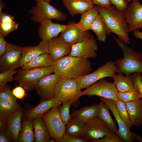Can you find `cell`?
<instances>
[{
  "label": "cell",
  "mask_w": 142,
  "mask_h": 142,
  "mask_svg": "<svg viewBox=\"0 0 142 142\" xmlns=\"http://www.w3.org/2000/svg\"><path fill=\"white\" fill-rule=\"evenodd\" d=\"M7 43L4 39V37L0 33V57L4 53L7 47Z\"/></svg>",
  "instance_id": "cell-46"
},
{
  "label": "cell",
  "mask_w": 142,
  "mask_h": 142,
  "mask_svg": "<svg viewBox=\"0 0 142 142\" xmlns=\"http://www.w3.org/2000/svg\"><path fill=\"white\" fill-rule=\"evenodd\" d=\"M133 134L134 137L137 139L140 142H142V137L138 134L132 132Z\"/></svg>",
  "instance_id": "cell-51"
},
{
  "label": "cell",
  "mask_w": 142,
  "mask_h": 142,
  "mask_svg": "<svg viewBox=\"0 0 142 142\" xmlns=\"http://www.w3.org/2000/svg\"><path fill=\"white\" fill-rule=\"evenodd\" d=\"M12 141L11 139L6 131L0 132V142H10Z\"/></svg>",
  "instance_id": "cell-48"
},
{
  "label": "cell",
  "mask_w": 142,
  "mask_h": 142,
  "mask_svg": "<svg viewBox=\"0 0 142 142\" xmlns=\"http://www.w3.org/2000/svg\"><path fill=\"white\" fill-rule=\"evenodd\" d=\"M14 17L12 16L3 12L0 13V23L14 21Z\"/></svg>",
  "instance_id": "cell-45"
},
{
  "label": "cell",
  "mask_w": 142,
  "mask_h": 142,
  "mask_svg": "<svg viewBox=\"0 0 142 142\" xmlns=\"http://www.w3.org/2000/svg\"><path fill=\"white\" fill-rule=\"evenodd\" d=\"M62 103L54 97L47 100H42L35 107L29 109L27 113L26 118L33 120L34 118L41 116L51 108L60 106Z\"/></svg>",
  "instance_id": "cell-22"
},
{
  "label": "cell",
  "mask_w": 142,
  "mask_h": 142,
  "mask_svg": "<svg viewBox=\"0 0 142 142\" xmlns=\"http://www.w3.org/2000/svg\"><path fill=\"white\" fill-rule=\"evenodd\" d=\"M130 75L133 82L134 88L142 98V74L139 73H135Z\"/></svg>",
  "instance_id": "cell-40"
},
{
  "label": "cell",
  "mask_w": 142,
  "mask_h": 142,
  "mask_svg": "<svg viewBox=\"0 0 142 142\" xmlns=\"http://www.w3.org/2000/svg\"><path fill=\"white\" fill-rule=\"evenodd\" d=\"M36 2H37L40 1H43L47 2L49 3L52 0H34Z\"/></svg>",
  "instance_id": "cell-53"
},
{
  "label": "cell",
  "mask_w": 142,
  "mask_h": 142,
  "mask_svg": "<svg viewBox=\"0 0 142 142\" xmlns=\"http://www.w3.org/2000/svg\"><path fill=\"white\" fill-rule=\"evenodd\" d=\"M94 142H122L123 140L115 133L111 131L103 137L93 140Z\"/></svg>",
  "instance_id": "cell-41"
},
{
  "label": "cell",
  "mask_w": 142,
  "mask_h": 142,
  "mask_svg": "<svg viewBox=\"0 0 142 142\" xmlns=\"http://www.w3.org/2000/svg\"><path fill=\"white\" fill-rule=\"evenodd\" d=\"M85 123L78 119L71 117L65 125V133L73 136L83 137Z\"/></svg>",
  "instance_id": "cell-28"
},
{
  "label": "cell",
  "mask_w": 142,
  "mask_h": 142,
  "mask_svg": "<svg viewBox=\"0 0 142 142\" xmlns=\"http://www.w3.org/2000/svg\"><path fill=\"white\" fill-rule=\"evenodd\" d=\"M7 126L6 119L0 116V130L6 131Z\"/></svg>",
  "instance_id": "cell-49"
},
{
  "label": "cell",
  "mask_w": 142,
  "mask_h": 142,
  "mask_svg": "<svg viewBox=\"0 0 142 142\" xmlns=\"http://www.w3.org/2000/svg\"><path fill=\"white\" fill-rule=\"evenodd\" d=\"M114 39L124 54L122 58L116 59L114 62L117 67L116 73L129 75L139 73L142 74V54L129 47L118 37Z\"/></svg>",
  "instance_id": "cell-3"
},
{
  "label": "cell",
  "mask_w": 142,
  "mask_h": 142,
  "mask_svg": "<svg viewBox=\"0 0 142 142\" xmlns=\"http://www.w3.org/2000/svg\"><path fill=\"white\" fill-rule=\"evenodd\" d=\"M19 24L14 21L0 23V33L4 37L9 33L17 30Z\"/></svg>",
  "instance_id": "cell-38"
},
{
  "label": "cell",
  "mask_w": 142,
  "mask_h": 142,
  "mask_svg": "<svg viewBox=\"0 0 142 142\" xmlns=\"http://www.w3.org/2000/svg\"><path fill=\"white\" fill-rule=\"evenodd\" d=\"M96 40L91 35L82 41L72 46L69 55L84 59H95L97 56Z\"/></svg>",
  "instance_id": "cell-11"
},
{
  "label": "cell",
  "mask_w": 142,
  "mask_h": 142,
  "mask_svg": "<svg viewBox=\"0 0 142 142\" xmlns=\"http://www.w3.org/2000/svg\"><path fill=\"white\" fill-rule=\"evenodd\" d=\"M101 101L104 103L111 111L118 123L119 129L117 135L121 138L124 141L131 142L135 140L132 132L120 118L117 112L115 101L112 99L98 97Z\"/></svg>",
  "instance_id": "cell-14"
},
{
  "label": "cell",
  "mask_w": 142,
  "mask_h": 142,
  "mask_svg": "<svg viewBox=\"0 0 142 142\" xmlns=\"http://www.w3.org/2000/svg\"><path fill=\"white\" fill-rule=\"evenodd\" d=\"M115 102L116 109L119 115L130 128L132 126L130 122L125 103L119 99Z\"/></svg>",
  "instance_id": "cell-35"
},
{
  "label": "cell",
  "mask_w": 142,
  "mask_h": 142,
  "mask_svg": "<svg viewBox=\"0 0 142 142\" xmlns=\"http://www.w3.org/2000/svg\"><path fill=\"white\" fill-rule=\"evenodd\" d=\"M113 4L120 11L123 12L128 7V4L124 0H110Z\"/></svg>",
  "instance_id": "cell-44"
},
{
  "label": "cell",
  "mask_w": 142,
  "mask_h": 142,
  "mask_svg": "<svg viewBox=\"0 0 142 142\" xmlns=\"http://www.w3.org/2000/svg\"><path fill=\"white\" fill-rule=\"evenodd\" d=\"M52 67L53 73L63 79H77L92 70L88 59L69 55L54 61Z\"/></svg>",
  "instance_id": "cell-1"
},
{
  "label": "cell",
  "mask_w": 142,
  "mask_h": 142,
  "mask_svg": "<svg viewBox=\"0 0 142 142\" xmlns=\"http://www.w3.org/2000/svg\"><path fill=\"white\" fill-rule=\"evenodd\" d=\"M72 47L60 36L57 37L49 41L48 54L54 61L69 55Z\"/></svg>",
  "instance_id": "cell-17"
},
{
  "label": "cell",
  "mask_w": 142,
  "mask_h": 142,
  "mask_svg": "<svg viewBox=\"0 0 142 142\" xmlns=\"http://www.w3.org/2000/svg\"><path fill=\"white\" fill-rule=\"evenodd\" d=\"M83 137H78L68 135L65 133L62 138V142H89Z\"/></svg>",
  "instance_id": "cell-43"
},
{
  "label": "cell",
  "mask_w": 142,
  "mask_h": 142,
  "mask_svg": "<svg viewBox=\"0 0 142 142\" xmlns=\"http://www.w3.org/2000/svg\"><path fill=\"white\" fill-rule=\"evenodd\" d=\"M116 69L114 62L108 61L92 73L77 79L81 89L86 88L104 78H112L116 73Z\"/></svg>",
  "instance_id": "cell-9"
},
{
  "label": "cell",
  "mask_w": 142,
  "mask_h": 142,
  "mask_svg": "<svg viewBox=\"0 0 142 142\" xmlns=\"http://www.w3.org/2000/svg\"><path fill=\"white\" fill-rule=\"evenodd\" d=\"M40 24L38 30L39 37L42 40L48 41L58 37L67 26L54 23L51 19L45 20Z\"/></svg>",
  "instance_id": "cell-18"
},
{
  "label": "cell",
  "mask_w": 142,
  "mask_h": 142,
  "mask_svg": "<svg viewBox=\"0 0 142 142\" xmlns=\"http://www.w3.org/2000/svg\"><path fill=\"white\" fill-rule=\"evenodd\" d=\"M114 83L118 91L126 92L134 88L130 75L124 76L120 74H115L112 77Z\"/></svg>",
  "instance_id": "cell-32"
},
{
  "label": "cell",
  "mask_w": 142,
  "mask_h": 142,
  "mask_svg": "<svg viewBox=\"0 0 142 142\" xmlns=\"http://www.w3.org/2000/svg\"><path fill=\"white\" fill-rule=\"evenodd\" d=\"M73 103V101L72 100H68L63 102L62 105L60 106L59 114L62 121L65 125L69 122L71 119L70 109Z\"/></svg>",
  "instance_id": "cell-34"
},
{
  "label": "cell",
  "mask_w": 142,
  "mask_h": 142,
  "mask_svg": "<svg viewBox=\"0 0 142 142\" xmlns=\"http://www.w3.org/2000/svg\"><path fill=\"white\" fill-rule=\"evenodd\" d=\"M69 14L72 16L82 14L94 6L91 0H62Z\"/></svg>",
  "instance_id": "cell-23"
},
{
  "label": "cell",
  "mask_w": 142,
  "mask_h": 142,
  "mask_svg": "<svg viewBox=\"0 0 142 142\" xmlns=\"http://www.w3.org/2000/svg\"><path fill=\"white\" fill-rule=\"evenodd\" d=\"M89 30L95 33L99 40L103 43L105 42L107 34L105 25L99 14L90 25Z\"/></svg>",
  "instance_id": "cell-31"
},
{
  "label": "cell",
  "mask_w": 142,
  "mask_h": 142,
  "mask_svg": "<svg viewBox=\"0 0 142 142\" xmlns=\"http://www.w3.org/2000/svg\"><path fill=\"white\" fill-rule=\"evenodd\" d=\"M97 6L99 14L105 23L107 34L114 33L125 44H130L128 25L123 12L114 6L103 7Z\"/></svg>",
  "instance_id": "cell-2"
},
{
  "label": "cell",
  "mask_w": 142,
  "mask_h": 142,
  "mask_svg": "<svg viewBox=\"0 0 142 142\" xmlns=\"http://www.w3.org/2000/svg\"><path fill=\"white\" fill-rule=\"evenodd\" d=\"M125 103L132 126H140L142 125V98Z\"/></svg>",
  "instance_id": "cell-21"
},
{
  "label": "cell",
  "mask_w": 142,
  "mask_h": 142,
  "mask_svg": "<svg viewBox=\"0 0 142 142\" xmlns=\"http://www.w3.org/2000/svg\"><path fill=\"white\" fill-rule=\"evenodd\" d=\"M99 14L97 6L94 5L92 8L81 14L80 19L77 23L84 31H88L91 24Z\"/></svg>",
  "instance_id": "cell-30"
},
{
  "label": "cell",
  "mask_w": 142,
  "mask_h": 142,
  "mask_svg": "<svg viewBox=\"0 0 142 142\" xmlns=\"http://www.w3.org/2000/svg\"><path fill=\"white\" fill-rule=\"evenodd\" d=\"M111 131L106 124L97 117L85 123L83 137L89 142L102 138Z\"/></svg>",
  "instance_id": "cell-12"
},
{
  "label": "cell",
  "mask_w": 142,
  "mask_h": 142,
  "mask_svg": "<svg viewBox=\"0 0 142 142\" xmlns=\"http://www.w3.org/2000/svg\"><path fill=\"white\" fill-rule=\"evenodd\" d=\"M59 106L53 107L42 116L51 138L58 142H62L65 133V125L61 119L59 112Z\"/></svg>",
  "instance_id": "cell-7"
},
{
  "label": "cell",
  "mask_w": 142,
  "mask_h": 142,
  "mask_svg": "<svg viewBox=\"0 0 142 142\" xmlns=\"http://www.w3.org/2000/svg\"><path fill=\"white\" fill-rule=\"evenodd\" d=\"M118 96L119 100L125 103L141 98V96L134 88L126 92H118Z\"/></svg>",
  "instance_id": "cell-36"
},
{
  "label": "cell",
  "mask_w": 142,
  "mask_h": 142,
  "mask_svg": "<svg viewBox=\"0 0 142 142\" xmlns=\"http://www.w3.org/2000/svg\"><path fill=\"white\" fill-rule=\"evenodd\" d=\"M94 5L103 7H108L111 6L110 0H91Z\"/></svg>",
  "instance_id": "cell-47"
},
{
  "label": "cell",
  "mask_w": 142,
  "mask_h": 142,
  "mask_svg": "<svg viewBox=\"0 0 142 142\" xmlns=\"http://www.w3.org/2000/svg\"><path fill=\"white\" fill-rule=\"evenodd\" d=\"M49 41L42 40L37 45L34 47L27 46L22 47L19 66L24 64L36 57L43 54L48 53Z\"/></svg>",
  "instance_id": "cell-19"
},
{
  "label": "cell",
  "mask_w": 142,
  "mask_h": 142,
  "mask_svg": "<svg viewBox=\"0 0 142 142\" xmlns=\"http://www.w3.org/2000/svg\"><path fill=\"white\" fill-rule=\"evenodd\" d=\"M54 61L48 53L39 55L27 62L22 67V69L52 67Z\"/></svg>",
  "instance_id": "cell-27"
},
{
  "label": "cell",
  "mask_w": 142,
  "mask_h": 142,
  "mask_svg": "<svg viewBox=\"0 0 142 142\" xmlns=\"http://www.w3.org/2000/svg\"><path fill=\"white\" fill-rule=\"evenodd\" d=\"M32 120L35 141L48 142L51 137L42 117H36Z\"/></svg>",
  "instance_id": "cell-24"
},
{
  "label": "cell",
  "mask_w": 142,
  "mask_h": 142,
  "mask_svg": "<svg viewBox=\"0 0 142 142\" xmlns=\"http://www.w3.org/2000/svg\"><path fill=\"white\" fill-rule=\"evenodd\" d=\"M21 108L16 104L0 98V116L7 119Z\"/></svg>",
  "instance_id": "cell-33"
},
{
  "label": "cell",
  "mask_w": 142,
  "mask_h": 142,
  "mask_svg": "<svg viewBox=\"0 0 142 142\" xmlns=\"http://www.w3.org/2000/svg\"><path fill=\"white\" fill-rule=\"evenodd\" d=\"M98 110V105L95 104L82 107L79 109H73L71 117L78 119L85 123L97 117Z\"/></svg>",
  "instance_id": "cell-25"
},
{
  "label": "cell",
  "mask_w": 142,
  "mask_h": 142,
  "mask_svg": "<svg viewBox=\"0 0 142 142\" xmlns=\"http://www.w3.org/2000/svg\"><path fill=\"white\" fill-rule=\"evenodd\" d=\"M34 129L33 120L26 118L24 119L19 134L18 142H34Z\"/></svg>",
  "instance_id": "cell-29"
},
{
  "label": "cell",
  "mask_w": 142,
  "mask_h": 142,
  "mask_svg": "<svg viewBox=\"0 0 142 142\" xmlns=\"http://www.w3.org/2000/svg\"><path fill=\"white\" fill-rule=\"evenodd\" d=\"M128 4L131 1H133L134 0H124Z\"/></svg>",
  "instance_id": "cell-55"
},
{
  "label": "cell",
  "mask_w": 142,
  "mask_h": 142,
  "mask_svg": "<svg viewBox=\"0 0 142 142\" xmlns=\"http://www.w3.org/2000/svg\"><path fill=\"white\" fill-rule=\"evenodd\" d=\"M108 106L100 100L98 105L97 117L104 122L111 130L117 135L118 130L117 129L116 122L112 118Z\"/></svg>",
  "instance_id": "cell-26"
},
{
  "label": "cell",
  "mask_w": 142,
  "mask_h": 142,
  "mask_svg": "<svg viewBox=\"0 0 142 142\" xmlns=\"http://www.w3.org/2000/svg\"><path fill=\"white\" fill-rule=\"evenodd\" d=\"M32 15L31 20L34 23H40L47 19L64 21L67 18L66 14L50 5L43 1L37 2L29 11Z\"/></svg>",
  "instance_id": "cell-6"
},
{
  "label": "cell",
  "mask_w": 142,
  "mask_h": 142,
  "mask_svg": "<svg viewBox=\"0 0 142 142\" xmlns=\"http://www.w3.org/2000/svg\"><path fill=\"white\" fill-rule=\"evenodd\" d=\"M128 25L129 32L142 30V3L139 0H134L123 12Z\"/></svg>",
  "instance_id": "cell-13"
},
{
  "label": "cell",
  "mask_w": 142,
  "mask_h": 142,
  "mask_svg": "<svg viewBox=\"0 0 142 142\" xmlns=\"http://www.w3.org/2000/svg\"><path fill=\"white\" fill-rule=\"evenodd\" d=\"M133 35L136 38L142 40V32L139 31V29L133 31Z\"/></svg>",
  "instance_id": "cell-50"
},
{
  "label": "cell",
  "mask_w": 142,
  "mask_h": 142,
  "mask_svg": "<svg viewBox=\"0 0 142 142\" xmlns=\"http://www.w3.org/2000/svg\"><path fill=\"white\" fill-rule=\"evenodd\" d=\"M60 78L58 75L54 73L47 75L40 80L35 89L42 100L53 98L55 87Z\"/></svg>",
  "instance_id": "cell-15"
},
{
  "label": "cell",
  "mask_w": 142,
  "mask_h": 142,
  "mask_svg": "<svg viewBox=\"0 0 142 142\" xmlns=\"http://www.w3.org/2000/svg\"><path fill=\"white\" fill-rule=\"evenodd\" d=\"M26 89L22 86H16L12 92L14 95L18 99L22 100L26 95Z\"/></svg>",
  "instance_id": "cell-42"
},
{
  "label": "cell",
  "mask_w": 142,
  "mask_h": 142,
  "mask_svg": "<svg viewBox=\"0 0 142 142\" xmlns=\"http://www.w3.org/2000/svg\"><path fill=\"white\" fill-rule=\"evenodd\" d=\"M81 90L77 79L60 78L55 87L53 97L62 103L71 99L73 102L72 105L77 106L82 96Z\"/></svg>",
  "instance_id": "cell-4"
},
{
  "label": "cell",
  "mask_w": 142,
  "mask_h": 142,
  "mask_svg": "<svg viewBox=\"0 0 142 142\" xmlns=\"http://www.w3.org/2000/svg\"><path fill=\"white\" fill-rule=\"evenodd\" d=\"M22 47L8 43L6 50L0 57L1 73L10 70H16L19 67Z\"/></svg>",
  "instance_id": "cell-10"
},
{
  "label": "cell",
  "mask_w": 142,
  "mask_h": 142,
  "mask_svg": "<svg viewBox=\"0 0 142 142\" xmlns=\"http://www.w3.org/2000/svg\"><path fill=\"white\" fill-rule=\"evenodd\" d=\"M18 70H10L0 73V92L3 89L8 82L13 80V75L16 74Z\"/></svg>",
  "instance_id": "cell-37"
},
{
  "label": "cell",
  "mask_w": 142,
  "mask_h": 142,
  "mask_svg": "<svg viewBox=\"0 0 142 142\" xmlns=\"http://www.w3.org/2000/svg\"><path fill=\"white\" fill-rule=\"evenodd\" d=\"M23 110L21 108L18 111L6 119V132L12 141L18 142V136L22 125L21 120Z\"/></svg>",
  "instance_id": "cell-20"
},
{
  "label": "cell",
  "mask_w": 142,
  "mask_h": 142,
  "mask_svg": "<svg viewBox=\"0 0 142 142\" xmlns=\"http://www.w3.org/2000/svg\"><path fill=\"white\" fill-rule=\"evenodd\" d=\"M118 92L114 83L104 78L101 79L81 91V96L85 95L89 97L96 96L112 99L115 102L119 99Z\"/></svg>",
  "instance_id": "cell-8"
},
{
  "label": "cell",
  "mask_w": 142,
  "mask_h": 142,
  "mask_svg": "<svg viewBox=\"0 0 142 142\" xmlns=\"http://www.w3.org/2000/svg\"><path fill=\"white\" fill-rule=\"evenodd\" d=\"M16 98L12 93L9 87L7 85L0 92V98L14 104H18Z\"/></svg>",
  "instance_id": "cell-39"
},
{
  "label": "cell",
  "mask_w": 142,
  "mask_h": 142,
  "mask_svg": "<svg viewBox=\"0 0 142 142\" xmlns=\"http://www.w3.org/2000/svg\"><path fill=\"white\" fill-rule=\"evenodd\" d=\"M49 142H55L56 141L53 138H51L48 141Z\"/></svg>",
  "instance_id": "cell-54"
},
{
  "label": "cell",
  "mask_w": 142,
  "mask_h": 142,
  "mask_svg": "<svg viewBox=\"0 0 142 142\" xmlns=\"http://www.w3.org/2000/svg\"><path fill=\"white\" fill-rule=\"evenodd\" d=\"M90 32L82 30L77 23L69 22L67 28L61 33L60 36L72 46L83 40L91 36Z\"/></svg>",
  "instance_id": "cell-16"
},
{
  "label": "cell",
  "mask_w": 142,
  "mask_h": 142,
  "mask_svg": "<svg viewBox=\"0 0 142 142\" xmlns=\"http://www.w3.org/2000/svg\"><path fill=\"white\" fill-rule=\"evenodd\" d=\"M5 4L3 3L2 0H0V13L2 12V10L5 6Z\"/></svg>",
  "instance_id": "cell-52"
},
{
  "label": "cell",
  "mask_w": 142,
  "mask_h": 142,
  "mask_svg": "<svg viewBox=\"0 0 142 142\" xmlns=\"http://www.w3.org/2000/svg\"><path fill=\"white\" fill-rule=\"evenodd\" d=\"M53 73L52 67L19 70L15 78L19 85L29 90L35 89L38 83L44 77Z\"/></svg>",
  "instance_id": "cell-5"
}]
</instances>
